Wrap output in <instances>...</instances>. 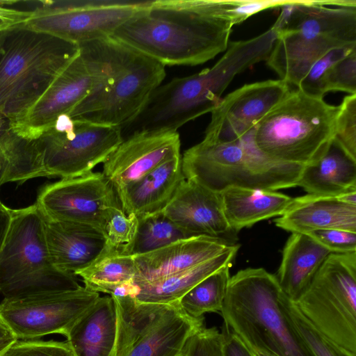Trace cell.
Returning <instances> with one entry per match:
<instances>
[{
  "label": "cell",
  "instance_id": "8",
  "mask_svg": "<svg viewBox=\"0 0 356 356\" xmlns=\"http://www.w3.org/2000/svg\"><path fill=\"white\" fill-rule=\"evenodd\" d=\"M185 179L220 193L229 188L277 191L297 186L305 166L280 163L254 145L251 130L232 142L204 138L181 158Z\"/></svg>",
  "mask_w": 356,
  "mask_h": 356
},
{
  "label": "cell",
  "instance_id": "21",
  "mask_svg": "<svg viewBox=\"0 0 356 356\" xmlns=\"http://www.w3.org/2000/svg\"><path fill=\"white\" fill-rule=\"evenodd\" d=\"M231 245L218 238L198 236L178 240L149 253L132 256L136 269L134 280H152L191 268L218 256Z\"/></svg>",
  "mask_w": 356,
  "mask_h": 356
},
{
  "label": "cell",
  "instance_id": "50",
  "mask_svg": "<svg viewBox=\"0 0 356 356\" xmlns=\"http://www.w3.org/2000/svg\"><path fill=\"white\" fill-rule=\"evenodd\" d=\"M256 355H257V356H273L271 355L266 354V353H256Z\"/></svg>",
  "mask_w": 356,
  "mask_h": 356
},
{
  "label": "cell",
  "instance_id": "22",
  "mask_svg": "<svg viewBox=\"0 0 356 356\" xmlns=\"http://www.w3.org/2000/svg\"><path fill=\"white\" fill-rule=\"evenodd\" d=\"M274 222L277 227L291 233L330 229L356 232V206L336 197L307 194L293 198Z\"/></svg>",
  "mask_w": 356,
  "mask_h": 356
},
{
  "label": "cell",
  "instance_id": "30",
  "mask_svg": "<svg viewBox=\"0 0 356 356\" xmlns=\"http://www.w3.org/2000/svg\"><path fill=\"white\" fill-rule=\"evenodd\" d=\"M231 264L209 275L177 302L180 309L193 318H202L209 312H220L227 293Z\"/></svg>",
  "mask_w": 356,
  "mask_h": 356
},
{
  "label": "cell",
  "instance_id": "37",
  "mask_svg": "<svg viewBox=\"0 0 356 356\" xmlns=\"http://www.w3.org/2000/svg\"><path fill=\"white\" fill-rule=\"evenodd\" d=\"M1 356H74L67 341H19L13 342Z\"/></svg>",
  "mask_w": 356,
  "mask_h": 356
},
{
  "label": "cell",
  "instance_id": "49",
  "mask_svg": "<svg viewBox=\"0 0 356 356\" xmlns=\"http://www.w3.org/2000/svg\"><path fill=\"white\" fill-rule=\"evenodd\" d=\"M8 30L9 29L0 31V56H1V52H2L3 45L4 41L6 40V35H7V33H8Z\"/></svg>",
  "mask_w": 356,
  "mask_h": 356
},
{
  "label": "cell",
  "instance_id": "32",
  "mask_svg": "<svg viewBox=\"0 0 356 356\" xmlns=\"http://www.w3.org/2000/svg\"><path fill=\"white\" fill-rule=\"evenodd\" d=\"M282 304L293 327L312 356H346L308 322L284 293Z\"/></svg>",
  "mask_w": 356,
  "mask_h": 356
},
{
  "label": "cell",
  "instance_id": "36",
  "mask_svg": "<svg viewBox=\"0 0 356 356\" xmlns=\"http://www.w3.org/2000/svg\"><path fill=\"white\" fill-rule=\"evenodd\" d=\"M355 48H336L326 53L314 63L297 88L309 95L323 97V83L326 74L336 62Z\"/></svg>",
  "mask_w": 356,
  "mask_h": 356
},
{
  "label": "cell",
  "instance_id": "16",
  "mask_svg": "<svg viewBox=\"0 0 356 356\" xmlns=\"http://www.w3.org/2000/svg\"><path fill=\"white\" fill-rule=\"evenodd\" d=\"M290 91L289 85L281 79L241 86L221 99L211 111L204 138L220 142L238 140Z\"/></svg>",
  "mask_w": 356,
  "mask_h": 356
},
{
  "label": "cell",
  "instance_id": "1",
  "mask_svg": "<svg viewBox=\"0 0 356 356\" xmlns=\"http://www.w3.org/2000/svg\"><path fill=\"white\" fill-rule=\"evenodd\" d=\"M233 26L231 0H156L111 35L163 65H196L225 51Z\"/></svg>",
  "mask_w": 356,
  "mask_h": 356
},
{
  "label": "cell",
  "instance_id": "33",
  "mask_svg": "<svg viewBox=\"0 0 356 356\" xmlns=\"http://www.w3.org/2000/svg\"><path fill=\"white\" fill-rule=\"evenodd\" d=\"M137 227V216L127 215L120 204L111 207L107 213L105 227L106 248L123 254L132 243Z\"/></svg>",
  "mask_w": 356,
  "mask_h": 356
},
{
  "label": "cell",
  "instance_id": "46",
  "mask_svg": "<svg viewBox=\"0 0 356 356\" xmlns=\"http://www.w3.org/2000/svg\"><path fill=\"white\" fill-rule=\"evenodd\" d=\"M336 197L343 203L356 206V190L346 191Z\"/></svg>",
  "mask_w": 356,
  "mask_h": 356
},
{
  "label": "cell",
  "instance_id": "31",
  "mask_svg": "<svg viewBox=\"0 0 356 356\" xmlns=\"http://www.w3.org/2000/svg\"><path fill=\"white\" fill-rule=\"evenodd\" d=\"M137 217L136 235L122 254L137 256L149 253L178 240L191 237L171 221L163 211Z\"/></svg>",
  "mask_w": 356,
  "mask_h": 356
},
{
  "label": "cell",
  "instance_id": "42",
  "mask_svg": "<svg viewBox=\"0 0 356 356\" xmlns=\"http://www.w3.org/2000/svg\"><path fill=\"white\" fill-rule=\"evenodd\" d=\"M221 333L223 356H257L254 352L227 327L224 326Z\"/></svg>",
  "mask_w": 356,
  "mask_h": 356
},
{
  "label": "cell",
  "instance_id": "41",
  "mask_svg": "<svg viewBox=\"0 0 356 356\" xmlns=\"http://www.w3.org/2000/svg\"><path fill=\"white\" fill-rule=\"evenodd\" d=\"M17 1H0V31L24 24L31 10L16 8Z\"/></svg>",
  "mask_w": 356,
  "mask_h": 356
},
{
  "label": "cell",
  "instance_id": "29",
  "mask_svg": "<svg viewBox=\"0 0 356 356\" xmlns=\"http://www.w3.org/2000/svg\"><path fill=\"white\" fill-rule=\"evenodd\" d=\"M136 274L132 256L106 248L102 256L76 275L82 278L87 289L111 295L118 288L132 282Z\"/></svg>",
  "mask_w": 356,
  "mask_h": 356
},
{
  "label": "cell",
  "instance_id": "9",
  "mask_svg": "<svg viewBox=\"0 0 356 356\" xmlns=\"http://www.w3.org/2000/svg\"><path fill=\"white\" fill-rule=\"evenodd\" d=\"M10 211V222L0 250V293L4 299L81 288L74 274L53 263L44 217L36 204Z\"/></svg>",
  "mask_w": 356,
  "mask_h": 356
},
{
  "label": "cell",
  "instance_id": "12",
  "mask_svg": "<svg viewBox=\"0 0 356 356\" xmlns=\"http://www.w3.org/2000/svg\"><path fill=\"white\" fill-rule=\"evenodd\" d=\"M120 127L58 117L32 140L44 177L72 178L92 172L122 141Z\"/></svg>",
  "mask_w": 356,
  "mask_h": 356
},
{
  "label": "cell",
  "instance_id": "4",
  "mask_svg": "<svg viewBox=\"0 0 356 356\" xmlns=\"http://www.w3.org/2000/svg\"><path fill=\"white\" fill-rule=\"evenodd\" d=\"M284 292L275 275L248 268L231 276L220 312L224 326L255 353L312 356L282 304Z\"/></svg>",
  "mask_w": 356,
  "mask_h": 356
},
{
  "label": "cell",
  "instance_id": "38",
  "mask_svg": "<svg viewBox=\"0 0 356 356\" xmlns=\"http://www.w3.org/2000/svg\"><path fill=\"white\" fill-rule=\"evenodd\" d=\"M183 356H223L221 332L203 327L190 338Z\"/></svg>",
  "mask_w": 356,
  "mask_h": 356
},
{
  "label": "cell",
  "instance_id": "10",
  "mask_svg": "<svg viewBox=\"0 0 356 356\" xmlns=\"http://www.w3.org/2000/svg\"><path fill=\"white\" fill-rule=\"evenodd\" d=\"M293 302L337 349L356 356V252L331 253Z\"/></svg>",
  "mask_w": 356,
  "mask_h": 356
},
{
  "label": "cell",
  "instance_id": "6",
  "mask_svg": "<svg viewBox=\"0 0 356 356\" xmlns=\"http://www.w3.org/2000/svg\"><path fill=\"white\" fill-rule=\"evenodd\" d=\"M333 1H297L266 59L287 84L298 87L311 67L332 49L356 47V6Z\"/></svg>",
  "mask_w": 356,
  "mask_h": 356
},
{
  "label": "cell",
  "instance_id": "35",
  "mask_svg": "<svg viewBox=\"0 0 356 356\" xmlns=\"http://www.w3.org/2000/svg\"><path fill=\"white\" fill-rule=\"evenodd\" d=\"M330 91L356 94V48L336 62L326 74L323 93Z\"/></svg>",
  "mask_w": 356,
  "mask_h": 356
},
{
  "label": "cell",
  "instance_id": "15",
  "mask_svg": "<svg viewBox=\"0 0 356 356\" xmlns=\"http://www.w3.org/2000/svg\"><path fill=\"white\" fill-rule=\"evenodd\" d=\"M35 204L47 218L88 225L104 235L108 209L120 204L102 172L45 184L39 189Z\"/></svg>",
  "mask_w": 356,
  "mask_h": 356
},
{
  "label": "cell",
  "instance_id": "43",
  "mask_svg": "<svg viewBox=\"0 0 356 356\" xmlns=\"http://www.w3.org/2000/svg\"><path fill=\"white\" fill-rule=\"evenodd\" d=\"M20 143L21 137L10 129L9 122L0 121V153L10 159L18 151Z\"/></svg>",
  "mask_w": 356,
  "mask_h": 356
},
{
  "label": "cell",
  "instance_id": "48",
  "mask_svg": "<svg viewBox=\"0 0 356 356\" xmlns=\"http://www.w3.org/2000/svg\"><path fill=\"white\" fill-rule=\"evenodd\" d=\"M15 338L10 332L0 323V340L4 339Z\"/></svg>",
  "mask_w": 356,
  "mask_h": 356
},
{
  "label": "cell",
  "instance_id": "23",
  "mask_svg": "<svg viewBox=\"0 0 356 356\" xmlns=\"http://www.w3.org/2000/svg\"><path fill=\"white\" fill-rule=\"evenodd\" d=\"M181 156L172 158L137 181L118 191L122 210L127 215L146 216L162 212L185 179Z\"/></svg>",
  "mask_w": 356,
  "mask_h": 356
},
{
  "label": "cell",
  "instance_id": "5",
  "mask_svg": "<svg viewBox=\"0 0 356 356\" xmlns=\"http://www.w3.org/2000/svg\"><path fill=\"white\" fill-rule=\"evenodd\" d=\"M79 52V44L23 24L10 29L0 56V120L15 128Z\"/></svg>",
  "mask_w": 356,
  "mask_h": 356
},
{
  "label": "cell",
  "instance_id": "40",
  "mask_svg": "<svg viewBox=\"0 0 356 356\" xmlns=\"http://www.w3.org/2000/svg\"><path fill=\"white\" fill-rule=\"evenodd\" d=\"M234 25L244 22L250 16L266 9L280 7L289 0H231Z\"/></svg>",
  "mask_w": 356,
  "mask_h": 356
},
{
  "label": "cell",
  "instance_id": "44",
  "mask_svg": "<svg viewBox=\"0 0 356 356\" xmlns=\"http://www.w3.org/2000/svg\"><path fill=\"white\" fill-rule=\"evenodd\" d=\"M11 209L0 204V250L6 236L11 219Z\"/></svg>",
  "mask_w": 356,
  "mask_h": 356
},
{
  "label": "cell",
  "instance_id": "20",
  "mask_svg": "<svg viewBox=\"0 0 356 356\" xmlns=\"http://www.w3.org/2000/svg\"><path fill=\"white\" fill-rule=\"evenodd\" d=\"M43 217L50 257L60 269L76 275L105 252L106 238L101 231L85 225Z\"/></svg>",
  "mask_w": 356,
  "mask_h": 356
},
{
  "label": "cell",
  "instance_id": "26",
  "mask_svg": "<svg viewBox=\"0 0 356 356\" xmlns=\"http://www.w3.org/2000/svg\"><path fill=\"white\" fill-rule=\"evenodd\" d=\"M332 252L306 234L291 233L276 275L283 292L295 302Z\"/></svg>",
  "mask_w": 356,
  "mask_h": 356
},
{
  "label": "cell",
  "instance_id": "19",
  "mask_svg": "<svg viewBox=\"0 0 356 356\" xmlns=\"http://www.w3.org/2000/svg\"><path fill=\"white\" fill-rule=\"evenodd\" d=\"M163 212L191 237L211 236L229 245L238 240L226 220L220 193L194 181L184 179Z\"/></svg>",
  "mask_w": 356,
  "mask_h": 356
},
{
  "label": "cell",
  "instance_id": "2",
  "mask_svg": "<svg viewBox=\"0 0 356 356\" xmlns=\"http://www.w3.org/2000/svg\"><path fill=\"white\" fill-rule=\"evenodd\" d=\"M79 46L92 70L93 83L69 116L109 126L128 124L163 82L165 66L112 36Z\"/></svg>",
  "mask_w": 356,
  "mask_h": 356
},
{
  "label": "cell",
  "instance_id": "24",
  "mask_svg": "<svg viewBox=\"0 0 356 356\" xmlns=\"http://www.w3.org/2000/svg\"><path fill=\"white\" fill-rule=\"evenodd\" d=\"M118 321V309L113 297H99L66 336L74 356H113Z\"/></svg>",
  "mask_w": 356,
  "mask_h": 356
},
{
  "label": "cell",
  "instance_id": "45",
  "mask_svg": "<svg viewBox=\"0 0 356 356\" xmlns=\"http://www.w3.org/2000/svg\"><path fill=\"white\" fill-rule=\"evenodd\" d=\"M13 182L10 164L6 156L0 153V188L3 184ZM2 202L0 200V204Z\"/></svg>",
  "mask_w": 356,
  "mask_h": 356
},
{
  "label": "cell",
  "instance_id": "39",
  "mask_svg": "<svg viewBox=\"0 0 356 356\" xmlns=\"http://www.w3.org/2000/svg\"><path fill=\"white\" fill-rule=\"evenodd\" d=\"M306 234L310 236L332 253L356 252V232L330 229L316 230Z\"/></svg>",
  "mask_w": 356,
  "mask_h": 356
},
{
  "label": "cell",
  "instance_id": "13",
  "mask_svg": "<svg viewBox=\"0 0 356 356\" xmlns=\"http://www.w3.org/2000/svg\"><path fill=\"white\" fill-rule=\"evenodd\" d=\"M145 2L40 1L23 25L31 31L79 44L111 36Z\"/></svg>",
  "mask_w": 356,
  "mask_h": 356
},
{
  "label": "cell",
  "instance_id": "17",
  "mask_svg": "<svg viewBox=\"0 0 356 356\" xmlns=\"http://www.w3.org/2000/svg\"><path fill=\"white\" fill-rule=\"evenodd\" d=\"M177 131H142L129 135L103 163L102 173L116 193L164 162L181 156Z\"/></svg>",
  "mask_w": 356,
  "mask_h": 356
},
{
  "label": "cell",
  "instance_id": "28",
  "mask_svg": "<svg viewBox=\"0 0 356 356\" xmlns=\"http://www.w3.org/2000/svg\"><path fill=\"white\" fill-rule=\"evenodd\" d=\"M297 186L307 194L331 197L356 190V159L333 140L317 161L304 167Z\"/></svg>",
  "mask_w": 356,
  "mask_h": 356
},
{
  "label": "cell",
  "instance_id": "27",
  "mask_svg": "<svg viewBox=\"0 0 356 356\" xmlns=\"http://www.w3.org/2000/svg\"><path fill=\"white\" fill-rule=\"evenodd\" d=\"M226 220L236 233L282 215L293 198L276 191L229 188L220 193Z\"/></svg>",
  "mask_w": 356,
  "mask_h": 356
},
{
  "label": "cell",
  "instance_id": "34",
  "mask_svg": "<svg viewBox=\"0 0 356 356\" xmlns=\"http://www.w3.org/2000/svg\"><path fill=\"white\" fill-rule=\"evenodd\" d=\"M334 140L356 159V94L346 96L339 106Z\"/></svg>",
  "mask_w": 356,
  "mask_h": 356
},
{
  "label": "cell",
  "instance_id": "18",
  "mask_svg": "<svg viewBox=\"0 0 356 356\" xmlns=\"http://www.w3.org/2000/svg\"><path fill=\"white\" fill-rule=\"evenodd\" d=\"M93 74L80 54L58 75L24 120L13 129L20 136L33 140L56 119L70 112L89 94Z\"/></svg>",
  "mask_w": 356,
  "mask_h": 356
},
{
  "label": "cell",
  "instance_id": "3",
  "mask_svg": "<svg viewBox=\"0 0 356 356\" xmlns=\"http://www.w3.org/2000/svg\"><path fill=\"white\" fill-rule=\"evenodd\" d=\"M275 39V33L269 29L251 39L231 42L211 67L161 84L139 115L121 127L122 132L130 135L142 131H177L189 121L211 113L236 75L266 60Z\"/></svg>",
  "mask_w": 356,
  "mask_h": 356
},
{
  "label": "cell",
  "instance_id": "11",
  "mask_svg": "<svg viewBox=\"0 0 356 356\" xmlns=\"http://www.w3.org/2000/svg\"><path fill=\"white\" fill-rule=\"evenodd\" d=\"M111 296L118 318L113 356H183L190 338L204 327L202 317L190 316L177 302L152 304L130 295Z\"/></svg>",
  "mask_w": 356,
  "mask_h": 356
},
{
  "label": "cell",
  "instance_id": "25",
  "mask_svg": "<svg viewBox=\"0 0 356 356\" xmlns=\"http://www.w3.org/2000/svg\"><path fill=\"white\" fill-rule=\"evenodd\" d=\"M240 245H231L225 252L191 268L152 280H134L128 295L145 303L171 305L203 279L224 266L232 264Z\"/></svg>",
  "mask_w": 356,
  "mask_h": 356
},
{
  "label": "cell",
  "instance_id": "14",
  "mask_svg": "<svg viewBox=\"0 0 356 356\" xmlns=\"http://www.w3.org/2000/svg\"><path fill=\"white\" fill-rule=\"evenodd\" d=\"M85 286L64 292L43 293L0 303V323L16 339L51 334L65 337L76 321L99 298Z\"/></svg>",
  "mask_w": 356,
  "mask_h": 356
},
{
  "label": "cell",
  "instance_id": "47",
  "mask_svg": "<svg viewBox=\"0 0 356 356\" xmlns=\"http://www.w3.org/2000/svg\"><path fill=\"white\" fill-rule=\"evenodd\" d=\"M15 340V338L4 339L0 340V356L4 350Z\"/></svg>",
  "mask_w": 356,
  "mask_h": 356
},
{
  "label": "cell",
  "instance_id": "7",
  "mask_svg": "<svg viewBox=\"0 0 356 356\" xmlns=\"http://www.w3.org/2000/svg\"><path fill=\"white\" fill-rule=\"evenodd\" d=\"M338 111L323 97L291 90L251 130L252 142L275 161L311 165L333 141Z\"/></svg>",
  "mask_w": 356,
  "mask_h": 356
}]
</instances>
